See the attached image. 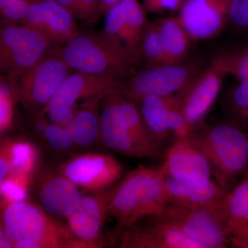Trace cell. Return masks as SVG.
Returning a JSON list of instances; mask_svg holds the SVG:
<instances>
[{
  "mask_svg": "<svg viewBox=\"0 0 248 248\" xmlns=\"http://www.w3.org/2000/svg\"><path fill=\"white\" fill-rule=\"evenodd\" d=\"M164 157L161 166L166 177L200 186L213 181L208 159L189 138L173 141L166 148Z\"/></svg>",
  "mask_w": 248,
  "mask_h": 248,
  "instance_id": "obj_15",
  "label": "cell"
},
{
  "mask_svg": "<svg viewBox=\"0 0 248 248\" xmlns=\"http://www.w3.org/2000/svg\"><path fill=\"white\" fill-rule=\"evenodd\" d=\"M15 248H84L66 225L38 204L1 203V226Z\"/></svg>",
  "mask_w": 248,
  "mask_h": 248,
  "instance_id": "obj_3",
  "label": "cell"
},
{
  "mask_svg": "<svg viewBox=\"0 0 248 248\" xmlns=\"http://www.w3.org/2000/svg\"><path fill=\"white\" fill-rule=\"evenodd\" d=\"M53 44L33 28L4 24L0 32L1 71L17 79L43 58Z\"/></svg>",
  "mask_w": 248,
  "mask_h": 248,
  "instance_id": "obj_6",
  "label": "cell"
},
{
  "mask_svg": "<svg viewBox=\"0 0 248 248\" xmlns=\"http://www.w3.org/2000/svg\"><path fill=\"white\" fill-rule=\"evenodd\" d=\"M230 247L248 248V226L230 237Z\"/></svg>",
  "mask_w": 248,
  "mask_h": 248,
  "instance_id": "obj_39",
  "label": "cell"
},
{
  "mask_svg": "<svg viewBox=\"0 0 248 248\" xmlns=\"http://www.w3.org/2000/svg\"><path fill=\"white\" fill-rule=\"evenodd\" d=\"M124 17L120 40L139 62L147 26L144 9L138 0H123Z\"/></svg>",
  "mask_w": 248,
  "mask_h": 248,
  "instance_id": "obj_24",
  "label": "cell"
},
{
  "mask_svg": "<svg viewBox=\"0 0 248 248\" xmlns=\"http://www.w3.org/2000/svg\"><path fill=\"white\" fill-rule=\"evenodd\" d=\"M223 75L211 66L205 70L185 92L180 94L183 115L192 129L203 125L216 102Z\"/></svg>",
  "mask_w": 248,
  "mask_h": 248,
  "instance_id": "obj_18",
  "label": "cell"
},
{
  "mask_svg": "<svg viewBox=\"0 0 248 248\" xmlns=\"http://www.w3.org/2000/svg\"><path fill=\"white\" fill-rule=\"evenodd\" d=\"M37 204L52 217L67 219L79 205L82 195L79 187L68 178L48 166H40L33 177Z\"/></svg>",
  "mask_w": 248,
  "mask_h": 248,
  "instance_id": "obj_12",
  "label": "cell"
},
{
  "mask_svg": "<svg viewBox=\"0 0 248 248\" xmlns=\"http://www.w3.org/2000/svg\"><path fill=\"white\" fill-rule=\"evenodd\" d=\"M210 65L223 76L231 75L240 82L248 83V44L241 48L219 52L213 57Z\"/></svg>",
  "mask_w": 248,
  "mask_h": 248,
  "instance_id": "obj_28",
  "label": "cell"
},
{
  "mask_svg": "<svg viewBox=\"0 0 248 248\" xmlns=\"http://www.w3.org/2000/svg\"><path fill=\"white\" fill-rule=\"evenodd\" d=\"M32 0H19L0 10L3 22L14 24L22 22L27 17Z\"/></svg>",
  "mask_w": 248,
  "mask_h": 248,
  "instance_id": "obj_35",
  "label": "cell"
},
{
  "mask_svg": "<svg viewBox=\"0 0 248 248\" xmlns=\"http://www.w3.org/2000/svg\"><path fill=\"white\" fill-rule=\"evenodd\" d=\"M217 215L229 239L248 226V173L225 196Z\"/></svg>",
  "mask_w": 248,
  "mask_h": 248,
  "instance_id": "obj_21",
  "label": "cell"
},
{
  "mask_svg": "<svg viewBox=\"0 0 248 248\" xmlns=\"http://www.w3.org/2000/svg\"><path fill=\"white\" fill-rule=\"evenodd\" d=\"M117 102L122 120L134 140L149 153L151 159L164 156L167 147L153 138L143 122L138 105L120 93L117 95Z\"/></svg>",
  "mask_w": 248,
  "mask_h": 248,
  "instance_id": "obj_22",
  "label": "cell"
},
{
  "mask_svg": "<svg viewBox=\"0 0 248 248\" xmlns=\"http://www.w3.org/2000/svg\"><path fill=\"white\" fill-rule=\"evenodd\" d=\"M22 23L43 32L53 44H66L80 33L73 15L53 0H32Z\"/></svg>",
  "mask_w": 248,
  "mask_h": 248,
  "instance_id": "obj_17",
  "label": "cell"
},
{
  "mask_svg": "<svg viewBox=\"0 0 248 248\" xmlns=\"http://www.w3.org/2000/svg\"><path fill=\"white\" fill-rule=\"evenodd\" d=\"M71 69L126 80L138 63L123 42L107 35L81 34L58 50Z\"/></svg>",
  "mask_w": 248,
  "mask_h": 248,
  "instance_id": "obj_4",
  "label": "cell"
},
{
  "mask_svg": "<svg viewBox=\"0 0 248 248\" xmlns=\"http://www.w3.org/2000/svg\"><path fill=\"white\" fill-rule=\"evenodd\" d=\"M19 101V84L16 79L1 76L0 81V133L12 128L15 117V104Z\"/></svg>",
  "mask_w": 248,
  "mask_h": 248,
  "instance_id": "obj_29",
  "label": "cell"
},
{
  "mask_svg": "<svg viewBox=\"0 0 248 248\" xmlns=\"http://www.w3.org/2000/svg\"><path fill=\"white\" fill-rule=\"evenodd\" d=\"M141 57L144 58L148 67L169 64L155 22L147 26L142 42Z\"/></svg>",
  "mask_w": 248,
  "mask_h": 248,
  "instance_id": "obj_30",
  "label": "cell"
},
{
  "mask_svg": "<svg viewBox=\"0 0 248 248\" xmlns=\"http://www.w3.org/2000/svg\"><path fill=\"white\" fill-rule=\"evenodd\" d=\"M122 0H99V12L100 16L102 14H106V12L113 7L114 6L119 4Z\"/></svg>",
  "mask_w": 248,
  "mask_h": 248,
  "instance_id": "obj_40",
  "label": "cell"
},
{
  "mask_svg": "<svg viewBox=\"0 0 248 248\" xmlns=\"http://www.w3.org/2000/svg\"><path fill=\"white\" fill-rule=\"evenodd\" d=\"M169 63L184 61L189 58L190 37L178 17H164L155 22Z\"/></svg>",
  "mask_w": 248,
  "mask_h": 248,
  "instance_id": "obj_25",
  "label": "cell"
},
{
  "mask_svg": "<svg viewBox=\"0 0 248 248\" xmlns=\"http://www.w3.org/2000/svg\"><path fill=\"white\" fill-rule=\"evenodd\" d=\"M11 170V158L7 140H3L0 147V182L9 177Z\"/></svg>",
  "mask_w": 248,
  "mask_h": 248,
  "instance_id": "obj_38",
  "label": "cell"
},
{
  "mask_svg": "<svg viewBox=\"0 0 248 248\" xmlns=\"http://www.w3.org/2000/svg\"><path fill=\"white\" fill-rule=\"evenodd\" d=\"M79 106L75 107H61L55 108L46 112L45 116L51 124H55L59 126L67 128L71 125L77 112H78Z\"/></svg>",
  "mask_w": 248,
  "mask_h": 248,
  "instance_id": "obj_36",
  "label": "cell"
},
{
  "mask_svg": "<svg viewBox=\"0 0 248 248\" xmlns=\"http://www.w3.org/2000/svg\"><path fill=\"white\" fill-rule=\"evenodd\" d=\"M207 67L190 57L178 63L148 67L125 80L120 94L135 104L147 96L180 95Z\"/></svg>",
  "mask_w": 248,
  "mask_h": 248,
  "instance_id": "obj_5",
  "label": "cell"
},
{
  "mask_svg": "<svg viewBox=\"0 0 248 248\" xmlns=\"http://www.w3.org/2000/svg\"><path fill=\"white\" fill-rule=\"evenodd\" d=\"M112 239L116 246L123 248H202L159 216L142 218L130 228L112 234Z\"/></svg>",
  "mask_w": 248,
  "mask_h": 248,
  "instance_id": "obj_13",
  "label": "cell"
},
{
  "mask_svg": "<svg viewBox=\"0 0 248 248\" xmlns=\"http://www.w3.org/2000/svg\"><path fill=\"white\" fill-rule=\"evenodd\" d=\"M153 138L168 147L173 141L190 137L192 129L183 115L179 94L151 95L136 103Z\"/></svg>",
  "mask_w": 248,
  "mask_h": 248,
  "instance_id": "obj_9",
  "label": "cell"
},
{
  "mask_svg": "<svg viewBox=\"0 0 248 248\" xmlns=\"http://www.w3.org/2000/svg\"><path fill=\"white\" fill-rule=\"evenodd\" d=\"M165 178L161 166H139L116 184L108 213L116 221L113 234L161 213L170 203Z\"/></svg>",
  "mask_w": 248,
  "mask_h": 248,
  "instance_id": "obj_1",
  "label": "cell"
},
{
  "mask_svg": "<svg viewBox=\"0 0 248 248\" xmlns=\"http://www.w3.org/2000/svg\"><path fill=\"white\" fill-rule=\"evenodd\" d=\"M118 94H109L102 99L101 141L107 148L125 156L151 159L149 153L134 140L125 128L119 109Z\"/></svg>",
  "mask_w": 248,
  "mask_h": 248,
  "instance_id": "obj_19",
  "label": "cell"
},
{
  "mask_svg": "<svg viewBox=\"0 0 248 248\" xmlns=\"http://www.w3.org/2000/svg\"><path fill=\"white\" fill-rule=\"evenodd\" d=\"M189 140L211 166L215 181L227 193L248 173V134L226 120L194 128Z\"/></svg>",
  "mask_w": 248,
  "mask_h": 248,
  "instance_id": "obj_2",
  "label": "cell"
},
{
  "mask_svg": "<svg viewBox=\"0 0 248 248\" xmlns=\"http://www.w3.org/2000/svg\"><path fill=\"white\" fill-rule=\"evenodd\" d=\"M220 107L226 121L248 134V83L239 82L227 90Z\"/></svg>",
  "mask_w": 248,
  "mask_h": 248,
  "instance_id": "obj_26",
  "label": "cell"
},
{
  "mask_svg": "<svg viewBox=\"0 0 248 248\" xmlns=\"http://www.w3.org/2000/svg\"><path fill=\"white\" fill-rule=\"evenodd\" d=\"M202 248L230 247V239L215 210L169 203L158 215Z\"/></svg>",
  "mask_w": 248,
  "mask_h": 248,
  "instance_id": "obj_7",
  "label": "cell"
},
{
  "mask_svg": "<svg viewBox=\"0 0 248 248\" xmlns=\"http://www.w3.org/2000/svg\"><path fill=\"white\" fill-rule=\"evenodd\" d=\"M185 0H143L145 9L153 14L180 11Z\"/></svg>",
  "mask_w": 248,
  "mask_h": 248,
  "instance_id": "obj_37",
  "label": "cell"
},
{
  "mask_svg": "<svg viewBox=\"0 0 248 248\" xmlns=\"http://www.w3.org/2000/svg\"><path fill=\"white\" fill-rule=\"evenodd\" d=\"M170 203L217 211L227 192L215 180L205 186L195 185L172 177L165 178Z\"/></svg>",
  "mask_w": 248,
  "mask_h": 248,
  "instance_id": "obj_20",
  "label": "cell"
},
{
  "mask_svg": "<svg viewBox=\"0 0 248 248\" xmlns=\"http://www.w3.org/2000/svg\"><path fill=\"white\" fill-rule=\"evenodd\" d=\"M17 1H19V0H0V10L4 9L8 5Z\"/></svg>",
  "mask_w": 248,
  "mask_h": 248,
  "instance_id": "obj_42",
  "label": "cell"
},
{
  "mask_svg": "<svg viewBox=\"0 0 248 248\" xmlns=\"http://www.w3.org/2000/svg\"><path fill=\"white\" fill-rule=\"evenodd\" d=\"M115 186L108 190L82 196L66 226L84 248L102 247V232Z\"/></svg>",
  "mask_w": 248,
  "mask_h": 248,
  "instance_id": "obj_14",
  "label": "cell"
},
{
  "mask_svg": "<svg viewBox=\"0 0 248 248\" xmlns=\"http://www.w3.org/2000/svg\"><path fill=\"white\" fill-rule=\"evenodd\" d=\"M66 9L73 17L94 24L100 17L99 0H53Z\"/></svg>",
  "mask_w": 248,
  "mask_h": 248,
  "instance_id": "obj_32",
  "label": "cell"
},
{
  "mask_svg": "<svg viewBox=\"0 0 248 248\" xmlns=\"http://www.w3.org/2000/svg\"><path fill=\"white\" fill-rule=\"evenodd\" d=\"M228 26L235 31L248 33V0H231Z\"/></svg>",
  "mask_w": 248,
  "mask_h": 248,
  "instance_id": "obj_34",
  "label": "cell"
},
{
  "mask_svg": "<svg viewBox=\"0 0 248 248\" xmlns=\"http://www.w3.org/2000/svg\"><path fill=\"white\" fill-rule=\"evenodd\" d=\"M0 248H12V241L9 239L7 234L5 233L4 230L0 228Z\"/></svg>",
  "mask_w": 248,
  "mask_h": 248,
  "instance_id": "obj_41",
  "label": "cell"
},
{
  "mask_svg": "<svg viewBox=\"0 0 248 248\" xmlns=\"http://www.w3.org/2000/svg\"><path fill=\"white\" fill-rule=\"evenodd\" d=\"M42 136L48 146L55 151L67 152L76 146L69 130L55 124H49Z\"/></svg>",
  "mask_w": 248,
  "mask_h": 248,
  "instance_id": "obj_33",
  "label": "cell"
},
{
  "mask_svg": "<svg viewBox=\"0 0 248 248\" xmlns=\"http://www.w3.org/2000/svg\"><path fill=\"white\" fill-rule=\"evenodd\" d=\"M71 70L58 51L46 54L21 78L19 95L23 107L31 112H40Z\"/></svg>",
  "mask_w": 248,
  "mask_h": 248,
  "instance_id": "obj_8",
  "label": "cell"
},
{
  "mask_svg": "<svg viewBox=\"0 0 248 248\" xmlns=\"http://www.w3.org/2000/svg\"><path fill=\"white\" fill-rule=\"evenodd\" d=\"M104 98L85 101L79 106L74 120L67 129L76 146L89 148L101 141V117L99 104Z\"/></svg>",
  "mask_w": 248,
  "mask_h": 248,
  "instance_id": "obj_23",
  "label": "cell"
},
{
  "mask_svg": "<svg viewBox=\"0 0 248 248\" xmlns=\"http://www.w3.org/2000/svg\"><path fill=\"white\" fill-rule=\"evenodd\" d=\"M125 80L112 76L91 74L77 71L68 75L54 93L48 104L37 116H45L55 108L75 107L78 101L104 98L120 93Z\"/></svg>",
  "mask_w": 248,
  "mask_h": 248,
  "instance_id": "obj_11",
  "label": "cell"
},
{
  "mask_svg": "<svg viewBox=\"0 0 248 248\" xmlns=\"http://www.w3.org/2000/svg\"><path fill=\"white\" fill-rule=\"evenodd\" d=\"M231 0H185L178 19L192 41L219 35L228 26Z\"/></svg>",
  "mask_w": 248,
  "mask_h": 248,
  "instance_id": "obj_16",
  "label": "cell"
},
{
  "mask_svg": "<svg viewBox=\"0 0 248 248\" xmlns=\"http://www.w3.org/2000/svg\"><path fill=\"white\" fill-rule=\"evenodd\" d=\"M32 177L9 175L0 182L1 203L8 204L27 201L28 191Z\"/></svg>",
  "mask_w": 248,
  "mask_h": 248,
  "instance_id": "obj_31",
  "label": "cell"
},
{
  "mask_svg": "<svg viewBox=\"0 0 248 248\" xmlns=\"http://www.w3.org/2000/svg\"><path fill=\"white\" fill-rule=\"evenodd\" d=\"M57 170L89 193L113 187L122 179L124 171L123 165L114 156L93 153L73 156Z\"/></svg>",
  "mask_w": 248,
  "mask_h": 248,
  "instance_id": "obj_10",
  "label": "cell"
},
{
  "mask_svg": "<svg viewBox=\"0 0 248 248\" xmlns=\"http://www.w3.org/2000/svg\"><path fill=\"white\" fill-rule=\"evenodd\" d=\"M11 170L9 175L32 177L37 169L39 152L37 147L27 140L7 139Z\"/></svg>",
  "mask_w": 248,
  "mask_h": 248,
  "instance_id": "obj_27",
  "label": "cell"
}]
</instances>
